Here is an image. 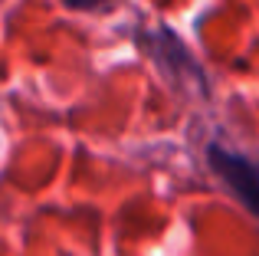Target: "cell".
Listing matches in <instances>:
<instances>
[{
    "label": "cell",
    "mask_w": 259,
    "mask_h": 256,
    "mask_svg": "<svg viewBox=\"0 0 259 256\" xmlns=\"http://www.w3.org/2000/svg\"><path fill=\"white\" fill-rule=\"evenodd\" d=\"M66 7H72V10H85V13H92V10H102L105 4H112V0H63Z\"/></svg>",
    "instance_id": "cell-2"
},
{
    "label": "cell",
    "mask_w": 259,
    "mask_h": 256,
    "mask_svg": "<svg viewBox=\"0 0 259 256\" xmlns=\"http://www.w3.org/2000/svg\"><path fill=\"white\" fill-rule=\"evenodd\" d=\"M207 161L213 167V174L227 184V191L259 220V161L220 145V141L207 148Z\"/></svg>",
    "instance_id": "cell-1"
}]
</instances>
